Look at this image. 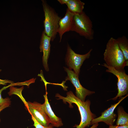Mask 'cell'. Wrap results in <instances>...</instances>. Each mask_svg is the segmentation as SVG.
Listing matches in <instances>:
<instances>
[{
	"label": "cell",
	"mask_w": 128,
	"mask_h": 128,
	"mask_svg": "<svg viewBox=\"0 0 128 128\" xmlns=\"http://www.w3.org/2000/svg\"><path fill=\"white\" fill-rule=\"evenodd\" d=\"M92 50V49H91L86 54L80 55L75 53L70 46L68 45L65 62L68 68L73 69V71L79 76L81 66L84 61L90 57Z\"/></svg>",
	"instance_id": "obj_5"
},
{
	"label": "cell",
	"mask_w": 128,
	"mask_h": 128,
	"mask_svg": "<svg viewBox=\"0 0 128 128\" xmlns=\"http://www.w3.org/2000/svg\"><path fill=\"white\" fill-rule=\"evenodd\" d=\"M14 84L13 83L8 86L4 87L0 89V106L6 103L11 102L10 99L9 98L7 97L5 98H2L1 96V93L3 90L6 89L9 87L14 86Z\"/></svg>",
	"instance_id": "obj_16"
},
{
	"label": "cell",
	"mask_w": 128,
	"mask_h": 128,
	"mask_svg": "<svg viewBox=\"0 0 128 128\" xmlns=\"http://www.w3.org/2000/svg\"><path fill=\"white\" fill-rule=\"evenodd\" d=\"M67 8L74 14H80L83 11L85 3L80 0H68Z\"/></svg>",
	"instance_id": "obj_13"
},
{
	"label": "cell",
	"mask_w": 128,
	"mask_h": 128,
	"mask_svg": "<svg viewBox=\"0 0 128 128\" xmlns=\"http://www.w3.org/2000/svg\"><path fill=\"white\" fill-rule=\"evenodd\" d=\"M109 128H128V125H116L109 126Z\"/></svg>",
	"instance_id": "obj_19"
},
{
	"label": "cell",
	"mask_w": 128,
	"mask_h": 128,
	"mask_svg": "<svg viewBox=\"0 0 128 128\" xmlns=\"http://www.w3.org/2000/svg\"><path fill=\"white\" fill-rule=\"evenodd\" d=\"M74 14L67 8L64 16L61 18L59 22L58 33L59 34L60 42L61 40L63 34L65 32L71 31L73 24Z\"/></svg>",
	"instance_id": "obj_10"
},
{
	"label": "cell",
	"mask_w": 128,
	"mask_h": 128,
	"mask_svg": "<svg viewBox=\"0 0 128 128\" xmlns=\"http://www.w3.org/2000/svg\"><path fill=\"white\" fill-rule=\"evenodd\" d=\"M31 118L34 122L33 125L35 128H54V127L50 124L47 126H44L39 123L32 115Z\"/></svg>",
	"instance_id": "obj_17"
},
{
	"label": "cell",
	"mask_w": 128,
	"mask_h": 128,
	"mask_svg": "<svg viewBox=\"0 0 128 128\" xmlns=\"http://www.w3.org/2000/svg\"><path fill=\"white\" fill-rule=\"evenodd\" d=\"M42 1L45 15L44 31L46 35L51 38V41H53L58 33L59 22L61 18L46 1Z\"/></svg>",
	"instance_id": "obj_3"
},
{
	"label": "cell",
	"mask_w": 128,
	"mask_h": 128,
	"mask_svg": "<svg viewBox=\"0 0 128 128\" xmlns=\"http://www.w3.org/2000/svg\"><path fill=\"white\" fill-rule=\"evenodd\" d=\"M102 66L107 68L106 72L113 74L118 78L117 83L118 92L117 95L111 99L115 100L118 98L128 94V75L126 73L124 69L119 70L114 68L107 65L104 63Z\"/></svg>",
	"instance_id": "obj_6"
},
{
	"label": "cell",
	"mask_w": 128,
	"mask_h": 128,
	"mask_svg": "<svg viewBox=\"0 0 128 128\" xmlns=\"http://www.w3.org/2000/svg\"><path fill=\"white\" fill-rule=\"evenodd\" d=\"M51 41V38L46 35L43 31L41 36L40 48V52L43 53V65L45 70L47 72L49 70L48 61L50 51Z\"/></svg>",
	"instance_id": "obj_11"
},
{
	"label": "cell",
	"mask_w": 128,
	"mask_h": 128,
	"mask_svg": "<svg viewBox=\"0 0 128 128\" xmlns=\"http://www.w3.org/2000/svg\"><path fill=\"white\" fill-rule=\"evenodd\" d=\"M24 104L31 115L40 124L46 127L50 124L49 119L45 111L43 104L36 101L26 102Z\"/></svg>",
	"instance_id": "obj_7"
},
{
	"label": "cell",
	"mask_w": 128,
	"mask_h": 128,
	"mask_svg": "<svg viewBox=\"0 0 128 128\" xmlns=\"http://www.w3.org/2000/svg\"><path fill=\"white\" fill-rule=\"evenodd\" d=\"M98 125V123L93 124L92 126L90 128H97Z\"/></svg>",
	"instance_id": "obj_22"
},
{
	"label": "cell",
	"mask_w": 128,
	"mask_h": 128,
	"mask_svg": "<svg viewBox=\"0 0 128 128\" xmlns=\"http://www.w3.org/2000/svg\"><path fill=\"white\" fill-rule=\"evenodd\" d=\"M66 94L67 96L64 97L57 93L55 97L58 98L57 99L62 100L64 103H68L70 108L73 107L72 105L73 103L77 105L80 114L81 121L79 125H75L76 128H85L91 125V121L95 118L96 115L91 111L90 101L89 100L85 101H82L71 91L67 92Z\"/></svg>",
	"instance_id": "obj_1"
},
{
	"label": "cell",
	"mask_w": 128,
	"mask_h": 128,
	"mask_svg": "<svg viewBox=\"0 0 128 128\" xmlns=\"http://www.w3.org/2000/svg\"><path fill=\"white\" fill-rule=\"evenodd\" d=\"M1 70V69H0V72ZM13 81L8 80H2L0 79V85H5L8 83L12 84L13 83Z\"/></svg>",
	"instance_id": "obj_18"
},
{
	"label": "cell",
	"mask_w": 128,
	"mask_h": 128,
	"mask_svg": "<svg viewBox=\"0 0 128 128\" xmlns=\"http://www.w3.org/2000/svg\"><path fill=\"white\" fill-rule=\"evenodd\" d=\"M118 119L116 125H128V114L121 106L117 108Z\"/></svg>",
	"instance_id": "obj_15"
},
{
	"label": "cell",
	"mask_w": 128,
	"mask_h": 128,
	"mask_svg": "<svg viewBox=\"0 0 128 128\" xmlns=\"http://www.w3.org/2000/svg\"><path fill=\"white\" fill-rule=\"evenodd\" d=\"M103 55L105 64L108 66L119 70L124 69L125 67L127 66L116 39L113 37L108 41Z\"/></svg>",
	"instance_id": "obj_2"
},
{
	"label": "cell",
	"mask_w": 128,
	"mask_h": 128,
	"mask_svg": "<svg viewBox=\"0 0 128 128\" xmlns=\"http://www.w3.org/2000/svg\"><path fill=\"white\" fill-rule=\"evenodd\" d=\"M119 47L121 51L127 66H128V40L124 36L116 39Z\"/></svg>",
	"instance_id": "obj_14"
},
{
	"label": "cell",
	"mask_w": 128,
	"mask_h": 128,
	"mask_svg": "<svg viewBox=\"0 0 128 128\" xmlns=\"http://www.w3.org/2000/svg\"><path fill=\"white\" fill-rule=\"evenodd\" d=\"M68 0H58V1L62 5L66 4L68 2Z\"/></svg>",
	"instance_id": "obj_21"
},
{
	"label": "cell",
	"mask_w": 128,
	"mask_h": 128,
	"mask_svg": "<svg viewBox=\"0 0 128 128\" xmlns=\"http://www.w3.org/2000/svg\"><path fill=\"white\" fill-rule=\"evenodd\" d=\"M11 102H7L5 103L3 105L0 106V112L4 109L9 107L11 104Z\"/></svg>",
	"instance_id": "obj_20"
},
{
	"label": "cell",
	"mask_w": 128,
	"mask_h": 128,
	"mask_svg": "<svg viewBox=\"0 0 128 128\" xmlns=\"http://www.w3.org/2000/svg\"><path fill=\"white\" fill-rule=\"evenodd\" d=\"M128 96V94L125 96L121 97L117 103L111 105L110 107L102 112L101 116L92 119L91 125L103 122L109 126L113 125L117 117L116 114L114 113V110L118 105Z\"/></svg>",
	"instance_id": "obj_9"
},
{
	"label": "cell",
	"mask_w": 128,
	"mask_h": 128,
	"mask_svg": "<svg viewBox=\"0 0 128 128\" xmlns=\"http://www.w3.org/2000/svg\"><path fill=\"white\" fill-rule=\"evenodd\" d=\"M47 93L44 95L45 102L43 105L45 111L49 118L51 124L53 127H59L62 126L63 123L61 119L57 116L52 111L49 102Z\"/></svg>",
	"instance_id": "obj_12"
},
{
	"label": "cell",
	"mask_w": 128,
	"mask_h": 128,
	"mask_svg": "<svg viewBox=\"0 0 128 128\" xmlns=\"http://www.w3.org/2000/svg\"><path fill=\"white\" fill-rule=\"evenodd\" d=\"M65 71L67 73V76L65 81H70L75 87L76 89V96L83 101H85L87 96L95 93L83 87L80 84L78 78L79 76L72 69L64 67Z\"/></svg>",
	"instance_id": "obj_8"
},
{
	"label": "cell",
	"mask_w": 128,
	"mask_h": 128,
	"mask_svg": "<svg viewBox=\"0 0 128 128\" xmlns=\"http://www.w3.org/2000/svg\"><path fill=\"white\" fill-rule=\"evenodd\" d=\"M71 31L75 32L87 39L91 40L94 39L92 22L84 11L80 14H74Z\"/></svg>",
	"instance_id": "obj_4"
}]
</instances>
